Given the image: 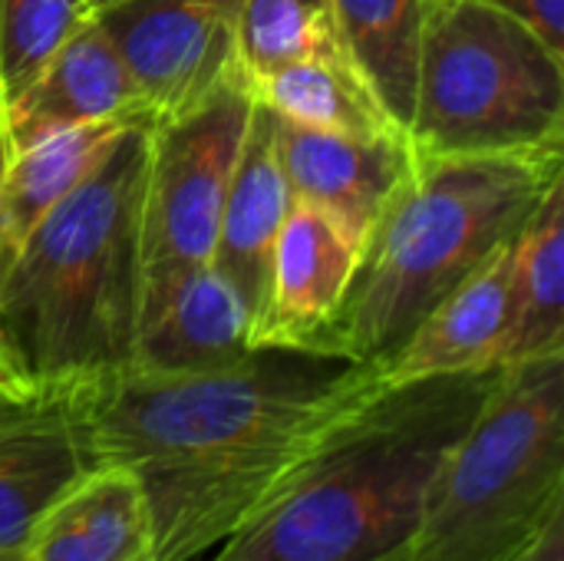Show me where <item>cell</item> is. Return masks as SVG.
I'll return each instance as SVG.
<instances>
[{"label": "cell", "instance_id": "2", "mask_svg": "<svg viewBox=\"0 0 564 561\" xmlns=\"http://www.w3.org/2000/svg\"><path fill=\"white\" fill-rule=\"evenodd\" d=\"M496 374L377 380L212 561H410L426 489Z\"/></svg>", "mask_w": 564, "mask_h": 561}, {"label": "cell", "instance_id": "13", "mask_svg": "<svg viewBox=\"0 0 564 561\" xmlns=\"http://www.w3.org/2000/svg\"><path fill=\"white\" fill-rule=\"evenodd\" d=\"M288 212H291V192L278 162L274 112L254 99L245 142L238 149L235 172L225 192L218 235L208 261L241 301L251 337L264 311L271 255Z\"/></svg>", "mask_w": 564, "mask_h": 561}, {"label": "cell", "instance_id": "23", "mask_svg": "<svg viewBox=\"0 0 564 561\" xmlns=\"http://www.w3.org/2000/svg\"><path fill=\"white\" fill-rule=\"evenodd\" d=\"M502 13L535 30L552 50L564 53V0H489Z\"/></svg>", "mask_w": 564, "mask_h": 561}, {"label": "cell", "instance_id": "3", "mask_svg": "<svg viewBox=\"0 0 564 561\" xmlns=\"http://www.w3.org/2000/svg\"><path fill=\"white\" fill-rule=\"evenodd\" d=\"M152 122H129L0 265L3 387H79L129 367Z\"/></svg>", "mask_w": 564, "mask_h": 561}, {"label": "cell", "instance_id": "18", "mask_svg": "<svg viewBox=\"0 0 564 561\" xmlns=\"http://www.w3.org/2000/svg\"><path fill=\"white\" fill-rule=\"evenodd\" d=\"M248 89L281 119L340 136H406L347 53H314L248 79Z\"/></svg>", "mask_w": 564, "mask_h": 561}, {"label": "cell", "instance_id": "12", "mask_svg": "<svg viewBox=\"0 0 564 561\" xmlns=\"http://www.w3.org/2000/svg\"><path fill=\"white\" fill-rule=\"evenodd\" d=\"M357 258L360 248L334 218L314 205L291 202L271 255L264 311L251 347L314 350L344 301Z\"/></svg>", "mask_w": 564, "mask_h": 561}, {"label": "cell", "instance_id": "17", "mask_svg": "<svg viewBox=\"0 0 564 561\" xmlns=\"http://www.w3.org/2000/svg\"><path fill=\"white\" fill-rule=\"evenodd\" d=\"M564 354V175L549 185L512 245L499 367Z\"/></svg>", "mask_w": 564, "mask_h": 561}, {"label": "cell", "instance_id": "6", "mask_svg": "<svg viewBox=\"0 0 564 561\" xmlns=\"http://www.w3.org/2000/svg\"><path fill=\"white\" fill-rule=\"evenodd\" d=\"M406 142L420 159L564 152V53L489 0H433Z\"/></svg>", "mask_w": 564, "mask_h": 561}, {"label": "cell", "instance_id": "15", "mask_svg": "<svg viewBox=\"0 0 564 561\" xmlns=\"http://www.w3.org/2000/svg\"><path fill=\"white\" fill-rule=\"evenodd\" d=\"M512 245L516 241L499 248L476 274H469L413 327L400 350L377 367L383 384L499 370Z\"/></svg>", "mask_w": 564, "mask_h": 561}, {"label": "cell", "instance_id": "25", "mask_svg": "<svg viewBox=\"0 0 564 561\" xmlns=\"http://www.w3.org/2000/svg\"><path fill=\"white\" fill-rule=\"evenodd\" d=\"M122 0H86V10H89V17H102L106 10H112V7H119Z\"/></svg>", "mask_w": 564, "mask_h": 561}, {"label": "cell", "instance_id": "22", "mask_svg": "<svg viewBox=\"0 0 564 561\" xmlns=\"http://www.w3.org/2000/svg\"><path fill=\"white\" fill-rule=\"evenodd\" d=\"M86 20V0H0V116Z\"/></svg>", "mask_w": 564, "mask_h": 561}, {"label": "cell", "instance_id": "26", "mask_svg": "<svg viewBox=\"0 0 564 561\" xmlns=\"http://www.w3.org/2000/svg\"><path fill=\"white\" fill-rule=\"evenodd\" d=\"M3 169H7V145H3V116H0V182H3Z\"/></svg>", "mask_w": 564, "mask_h": 561}, {"label": "cell", "instance_id": "14", "mask_svg": "<svg viewBox=\"0 0 564 561\" xmlns=\"http://www.w3.org/2000/svg\"><path fill=\"white\" fill-rule=\"evenodd\" d=\"M23 561H155L152 513L135 476L93 466L30 526Z\"/></svg>", "mask_w": 564, "mask_h": 561}, {"label": "cell", "instance_id": "16", "mask_svg": "<svg viewBox=\"0 0 564 561\" xmlns=\"http://www.w3.org/2000/svg\"><path fill=\"white\" fill-rule=\"evenodd\" d=\"M251 350L241 301L212 265H202L139 327L129 367L142 374H202L238 364Z\"/></svg>", "mask_w": 564, "mask_h": 561}, {"label": "cell", "instance_id": "24", "mask_svg": "<svg viewBox=\"0 0 564 561\" xmlns=\"http://www.w3.org/2000/svg\"><path fill=\"white\" fill-rule=\"evenodd\" d=\"M525 561H564V516H558L545 536L535 542V549L525 555Z\"/></svg>", "mask_w": 564, "mask_h": 561}, {"label": "cell", "instance_id": "4", "mask_svg": "<svg viewBox=\"0 0 564 561\" xmlns=\"http://www.w3.org/2000/svg\"><path fill=\"white\" fill-rule=\"evenodd\" d=\"M562 175L564 152L413 155L314 350L364 367L387 364L446 294L516 241Z\"/></svg>", "mask_w": 564, "mask_h": 561}, {"label": "cell", "instance_id": "5", "mask_svg": "<svg viewBox=\"0 0 564 561\" xmlns=\"http://www.w3.org/2000/svg\"><path fill=\"white\" fill-rule=\"evenodd\" d=\"M564 516V354L499 367L443 456L410 561H525Z\"/></svg>", "mask_w": 564, "mask_h": 561}, {"label": "cell", "instance_id": "21", "mask_svg": "<svg viewBox=\"0 0 564 561\" xmlns=\"http://www.w3.org/2000/svg\"><path fill=\"white\" fill-rule=\"evenodd\" d=\"M314 53H347L330 0H245L238 17V69L245 79Z\"/></svg>", "mask_w": 564, "mask_h": 561}, {"label": "cell", "instance_id": "11", "mask_svg": "<svg viewBox=\"0 0 564 561\" xmlns=\"http://www.w3.org/2000/svg\"><path fill=\"white\" fill-rule=\"evenodd\" d=\"M135 119H152V112L145 109L122 53L93 17L56 50L30 89L7 106V162L53 132Z\"/></svg>", "mask_w": 564, "mask_h": 561}, {"label": "cell", "instance_id": "20", "mask_svg": "<svg viewBox=\"0 0 564 561\" xmlns=\"http://www.w3.org/2000/svg\"><path fill=\"white\" fill-rule=\"evenodd\" d=\"M340 43L390 119L406 132L423 23L433 0H330Z\"/></svg>", "mask_w": 564, "mask_h": 561}, {"label": "cell", "instance_id": "9", "mask_svg": "<svg viewBox=\"0 0 564 561\" xmlns=\"http://www.w3.org/2000/svg\"><path fill=\"white\" fill-rule=\"evenodd\" d=\"M93 466L76 387L0 384V561H23L36 516Z\"/></svg>", "mask_w": 564, "mask_h": 561}, {"label": "cell", "instance_id": "19", "mask_svg": "<svg viewBox=\"0 0 564 561\" xmlns=\"http://www.w3.org/2000/svg\"><path fill=\"white\" fill-rule=\"evenodd\" d=\"M126 126L129 122H93L63 129L7 162L0 182V265L40 225L43 215L83 182V175L106 155Z\"/></svg>", "mask_w": 564, "mask_h": 561}, {"label": "cell", "instance_id": "10", "mask_svg": "<svg viewBox=\"0 0 564 561\" xmlns=\"http://www.w3.org/2000/svg\"><path fill=\"white\" fill-rule=\"evenodd\" d=\"M274 145L291 202L321 208L357 248H364L377 215L413 169L406 136H340L281 119L278 112Z\"/></svg>", "mask_w": 564, "mask_h": 561}, {"label": "cell", "instance_id": "1", "mask_svg": "<svg viewBox=\"0 0 564 561\" xmlns=\"http://www.w3.org/2000/svg\"><path fill=\"white\" fill-rule=\"evenodd\" d=\"M380 380L377 367L254 347L202 374L122 367L76 387L96 466L142 486L155 561H198L235 536L327 423Z\"/></svg>", "mask_w": 564, "mask_h": 561}, {"label": "cell", "instance_id": "8", "mask_svg": "<svg viewBox=\"0 0 564 561\" xmlns=\"http://www.w3.org/2000/svg\"><path fill=\"white\" fill-rule=\"evenodd\" d=\"M245 0H122L96 17L152 119H175L238 73Z\"/></svg>", "mask_w": 564, "mask_h": 561}, {"label": "cell", "instance_id": "7", "mask_svg": "<svg viewBox=\"0 0 564 561\" xmlns=\"http://www.w3.org/2000/svg\"><path fill=\"white\" fill-rule=\"evenodd\" d=\"M251 109L254 96L238 69L195 109L152 122L139 205V327L188 271L212 261Z\"/></svg>", "mask_w": 564, "mask_h": 561}]
</instances>
